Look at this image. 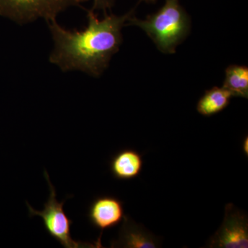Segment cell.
I'll list each match as a JSON object with an SVG mask.
<instances>
[{"mask_svg":"<svg viewBox=\"0 0 248 248\" xmlns=\"http://www.w3.org/2000/svg\"><path fill=\"white\" fill-rule=\"evenodd\" d=\"M133 11L122 16L104 14L99 20L93 11H88V26L84 31H70L56 20L48 22L55 43L50 62L63 71L79 70L99 77L108 66L122 42V29Z\"/></svg>","mask_w":248,"mask_h":248,"instance_id":"1","label":"cell"},{"mask_svg":"<svg viewBox=\"0 0 248 248\" xmlns=\"http://www.w3.org/2000/svg\"><path fill=\"white\" fill-rule=\"evenodd\" d=\"M129 25L141 28L153 40L160 51L175 53L177 46L188 35L190 19L179 0H166L164 6L157 12L142 20L129 17Z\"/></svg>","mask_w":248,"mask_h":248,"instance_id":"2","label":"cell"},{"mask_svg":"<svg viewBox=\"0 0 248 248\" xmlns=\"http://www.w3.org/2000/svg\"><path fill=\"white\" fill-rule=\"evenodd\" d=\"M45 177L50 187V195L46 203L44 205L43 210L38 211L32 208L28 202H26L29 211L30 217L39 216L43 220L44 226L47 232L57 240L63 248H99L101 244H94L76 241L72 238L71 228L73 225V220L70 219L63 210V204L66 200L60 202L56 198V192L55 187L50 182L48 173L45 170Z\"/></svg>","mask_w":248,"mask_h":248,"instance_id":"3","label":"cell"},{"mask_svg":"<svg viewBox=\"0 0 248 248\" xmlns=\"http://www.w3.org/2000/svg\"><path fill=\"white\" fill-rule=\"evenodd\" d=\"M84 0H0V14L19 23L44 18L54 20L62 11Z\"/></svg>","mask_w":248,"mask_h":248,"instance_id":"4","label":"cell"},{"mask_svg":"<svg viewBox=\"0 0 248 248\" xmlns=\"http://www.w3.org/2000/svg\"><path fill=\"white\" fill-rule=\"evenodd\" d=\"M205 248H248L247 215L234 204H227L223 223L208 240Z\"/></svg>","mask_w":248,"mask_h":248,"instance_id":"5","label":"cell"},{"mask_svg":"<svg viewBox=\"0 0 248 248\" xmlns=\"http://www.w3.org/2000/svg\"><path fill=\"white\" fill-rule=\"evenodd\" d=\"M88 218L93 226L102 231L115 228L124 219V203L117 197L103 195L96 197L90 205Z\"/></svg>","mask_w":248,"mask_h":248,"instance_id":"6","label":"cell"},{"mask_svg":"<svg viewBox=\"0 0 248 248\" xmlns=\"http://www.w3.org/2000/svg\"><path fill=\"white\" fill-rule=\"evenodd\" d=\"M110 247L156 248L160 247V240L143 225L138 224L125 215L119 232L118 239L112 241Z\"/></svg>","mask_w":248,"mask_h":248,"instance_id":"7","label":"cell"},{"mask_svg":"<svg viewBox=\"0 0 248 248\" xmlns=\"http://www.w3.org/2000/svg\"><path fill=\"white\" fill-rule=\"evenodd\" d=\"M142 155L135 150L125 148L116 153L110 161V170L118 180H131L140 175L143 169Z\"/></svg>","mask_w":248,"mask_h":248,"instance_id":"8","label":"cell"},{"mask_svg":"<svg viewBox=\"0 0 248 248\" xmlns=\"http://www.w3.org/2000/svg\"><path fill=\"white\" fill-rule=\"evenodd\" d=\"M232 94L223 87H214L205 91L197 106L199 113L206 117L218 113L230 104Z\"/></svg>","mask_w":248,"mask_h":248,"instance_id":"9","label":"cell"},{"mask_svg":"<svg viewBox=\"0 0 248 248\" xmlns=\"http://www.w3.org/2000/svg\"><path fill=\"white\" fill-rule=\"evenodd\" d=\"M223 89L232 97H248V68L247 66L231 65L227 68Z\"/></svg>","mask_w":248,"mask_h":248,"instance_id":"10","label":"cell"},{"mask_svg":"<svg viewBox=\"0 0 248 248\" xmlns=\"http://www.w3.org/2000/svg\"><path fill=\"white\" fill-rule=\"evenodd\" d=\"M88 0H84V1ZM115 0H93V11L103 10L104 14H107V9H111L113 6Z\"/></svg>","mask_w":248,"mask_h":248,"instance_id":"11","label":"cell"},{"mask_svg":"<svg viewBox=\"0 0 248 248\" xmlns=\"http://www.w3.org/2000/svg\"><path fill=\"white\" fill-rule=\"evenodd\" d=\"M243 151L245 153L246 156L248 155V137L246 136L244 138V141H243L242 144Z\"/></svg>","mask_w":248,"mask_h":248,"instance_id":"12","label":"cell"},{"mask_svg":"<svg viewBox=\"0 0 248 248\" xmlns=\"http://www.w3.org/2000/svg\"><path fill=\"white\" fill-rule=\"evenodd\" d=\"M157 1V0H140V2L141 1H145V2L147 3H155V1Z\"/></svg>","mask_w":248,"mask_h":248,"instance_id":"13","label":"cell"}]
</instances>
